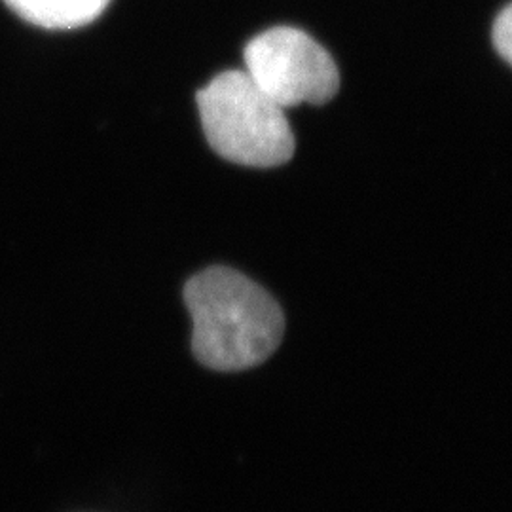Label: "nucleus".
Here are the masks:
<instances>
[{
  "mask_svg": "<svg viewBox=\"0 0 512 512\" xmlns=\"http://www.w3.org/2000/svg\"><path fill=\"white\" fill-rule=\"evenodd\" d=\"M192 317V351L213 370L238 372L264 363L279 348L285 319L279 304L255 281L213 266L184 287Z\"/></svg>",
  "mask_w": 512,
  "mask_h": 512,
  "instance_id": "nucleus-1",
  "label": "nucleus"
},
{
  "mask_svg": "<svg viewBox=\"0 0 512 512\" xmlns=\"http://www.w3.org/2000/svg\"><path fill=\"white\" fill-rule=\"evenodd\" d=\"M203 133L228 162L247 167L287 164L294 135L281 109L245 71H226L198 92Z\"/></svg>",
  "mask_w": 512,
  "mask_h": 512,
  "instance_id": "nucleus-2",
  "label": "nucleus"
},
{
  "mask_svg": "<svg viewBox=\"0 0 512 512\" xmlns=\"http://www.w3.org/2000/svg\"><path fill=\"white\" fill-rule=\"evenodd\" d=\"M245 73L281 109L302 103L323 105L340 86L329 52L294 27H274L245 48Z\"/></svg>",
  "mask_w": 512,
  "mask_h": 512,
  "instance_id": "nucleus-3",
  "label": "nucleus"
},
{
  "mask_svg": "<svg viewBox=\"0 0 512 512\" xmlns=\"http://www.w3.org/2000/svg\"><path fill=\"white\" fill-rule=\"evenodd\" d=\"M19 18L54 31L78 29L99 18L110 0H4Z\"/></svg>",
  "mask_w": 512,
  "mask_h": 512,
  "instance_id": "nucleus-4",
  "label": "nucleus"
},
{
  "mask_svg": "<svg viewBox=\"0 0 512 512\" xmlns=\"http://www.w3.org/2000/svg\"><path fill=\"white\" fill-rule=\"evenodd\" d=\"M494 44L501 57L512 65V4L495 19Z\"/></svg>",
  "mask_w": 512,
  "mask_h": 512,
  "instance_id": "nucleus-5",
  "label": "nucleus"
}]
</instances>
